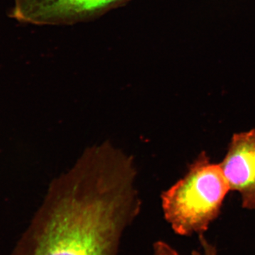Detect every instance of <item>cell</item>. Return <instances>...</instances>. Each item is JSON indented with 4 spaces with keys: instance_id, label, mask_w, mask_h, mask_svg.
<instances>
[{
    "instance_id": "obj_1",
    "label": "cell",
    "mask_w": 255,
    "mask_h": 255,
    "mask_svg": "<svg viewBox=\"0 0 255 255\" xmlns=\"http://www.w3.org/2000/svg\"><path fill=\"white\" fill-rule=\"evenodd\" d=\"M131 157L110 142L87 149L52 182L10 255H118L140 211Z\"/></svg>"
},
{
    "instance_id": "obj_2",
    "label": "cell",
    "mask_w": 255,
    "mask_h": 255,
    "mask_svg": "<svg viewBox=\"0 0 255 255\" xmlns=\"http://www.w3.org/2000/svg\"><path fill=\"white\" fill-rule=\"evenodd\" d=\"M231 191L220 164L202 152L187 173L162 196L164 217L181 236L205 232Z\"/></svg>"
},
{
    "instance_id": "obj_3",
    "label": "cell",
    "mask_w": 255,
    "mask_h": 255,
    "mask_svg": "<svg viewBox=\"0 0 255 255\" xmlns=\"http://www.w3.org/2000/svg\"><path fill=\"white\" fill-rule=\"evenodd\" d=\"M130 0H15L12 16L38 26H70L103 16Z\"/></svg>"
},
{
    "instance_id": "obj_4",
    "label": "cell",
    "mask_w": 255,
    "mask_h": 255,
    "mask_svg": "<svg viewBox=\"0 0 255 255\" xmlns=\"http://www.w3.org/2000/svg\"><path fill=\"white\" fill-rule=\"evenodd\" d=\"M231 190L241 194L246 209H255V129L233 135L220 164Z\"/></svg>"
},
{
    "instance_id": "obj_5",
    "label": "cell",
    "mask_w": 255,
    "mask_h": 255,
    "mask_svg": "<svg viewBox=\"0 0 255 255\" xmlns=\"http://www.w3.org/2000/svg\"><path fill=\"white\" fill-rule=\"evenodd\" d=\"M152 255H180L172 246L165 242L158 241L154 243Z\"/></svg>"
},
{
    "instance_id": "obj_6",
    "label": "cell",
    "mask_w": 255,
    "mask_h": 255,
    "mask_svg": "<svg viewBox=\"0 0 255 255\" xmlns=\"http://www.w3.org/2000/svg\"><path fill=\"white\" fill-rule=\"evenodd\" d=\"M200 242L202 247V252L193 251L191 255H217L216 248L206 241L205 238L201 235Z\"/></svg>"
}]
</instances>
